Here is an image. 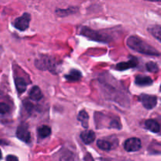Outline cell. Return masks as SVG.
<instances>
[{"label":"cell","mask_w":161,"mask_h":161,"mask_svg":"<svg viewBox=\"0 0 161 161\" xmlns=\"http://www.w3.org/2000/svg\"><path fill=\"white\" fill-rule=\"evenodd\" d=\"M30 20H31V15L28 13H25L23 15L15 19L13 24L17 29L23 31H25L29 27Z\"/></svg>","instance_id":"obj_5"},{"label":"cell","mask_w":161,"mask_h":161,"mask_svg":"<svg viewBox=\"0 0 161 161\" xmlns=\"http://www.w3.org/2000/svg\"><path fill=\"white\" fill-rule=\"evenodd\" d=\"M95 133L93 130H84L80 135V138H81L82 141L86 145H89L92 143L95 140Z\"/></svg>","instance_id":"obj_10"},{"label":"cell","mask_w":161,"mask_h":161,"mask_svg":"<svg viewBox=\"0 0 161 161\" xmlns=\"http://www.w3.org/2000/svg\"><path fill=\"white\" fill-rule=\"evenodd\" d=\"M80 34L85 37L88 38L91 40L97 41L101 42H109L111 41V37L105 33L99 31H95L88 27H82L80 29Z\"/></svg>","instance_id":"obj_2"},{"label":"cell","mask_w":161,"mask_h":161,"mask_svg":"<svg viewBox=\"0 0 161 161\" xmlns=\"http://www.w3.org/2000/svg\"><path fill=\"white\" fill-rule=\"evenodd\" d=\"M146 67L149 72H153V73H157V72H159L158 64L156 62H153V61H149V62L146 63Z\"/></svg>","instance_id":"obj_21"},{"label":"cell","mask_w":161,"mask_h":161,"mask_svg":"<svg viewBox=\"0 0 161 161\" xmlns=\"http://www.w3.org/2000/svg\"><path fill=\"white\" fill-rule=\"evenodd\" d=\"M16 135L17 138L25 143L31 142V133L28 130V126L26 123H21L17 128Z\"/></svg>","instance_id":"obj_4"},{"label":"cell","mask_w":161,"mask_h":161,"mask_svg":"<svg viewBox=\"0 0 161 161\" xmlns=\"http://www.w3.org/2000/svg\"><path fill=\"white\" fill-rule=\"evenodd\" d=\"M153 81L149 76L145 75H137L135 77V83L138 86H149L153 84Z\"/></svg>","instance_id":"obj_14"},{"label":"cell","mask_w":161,"mask_h":161,"mask_svg":"<svg viewBox=\"0 0 161 161\" xmlns=\"http://www.w3.org/2000/svg\"><path fill=\"white\" fill-rule=\"evenodd\" d=\"M24 105H25V108H26V110L28 113H31L33 108H34V105L32 103H31L29 101H25L24 102Z\"/></svg>","instance_id":"obj_23"},{"label":"cell","mask_w":161,"mask_h":161,"mask_svg":"<svg viewBox=\"0 0 161 161\" xmlns=\"http://www.w3.org/2000/svg\"><path fill=\"white\" fill-rule=\"evenodd\" d=\"M77 11H78V8L70 7L64 9H58L56 10V14L57 15H58L59 17H66V16H69L72 14H75V13H76Z\"/></svg>","instance_id":"obj_18"},{"label":"cell","mask_w":161,"mask_h":161,"mask_svg":"<svg viewBox=\"0 0 161 161\" xmlns=\"http://www.w3.org/2000/svg\"><path fill=\"white\" fill-rule=\"evenodd\" d=\"M127 45L130 47L131 50L138 52V53H142V54L149 55V56H157L159 57L160 53L159 50L154 48L149 43L145 42L144 40L137 36H131L127 39Z\"/></svg>","instance_id":"obj_1"},{"label":"cell","mask_w":161,"mask_h":161,"mask_svg":"<svg viewBox=\"0 0 161 161\" xmlns=\"http://www.w3.org/2000/svg\"><path fill=\"white\" fill-rule=\"evenodd\" d=\"M124 161H133V160H129V159H128V160H124Z\"/></svg>","instance_id":"obj_28"},{"label":"cell","mask_w":161,"mask_h":161,"mask_svg":"<svg viewBox=\"0 0 161 161\" xmlns=\"http://www.w3.org/2000/svg\"><path fill=\"white\" fill-rule=\"evenodd\" d=\"M64 78L68 82H77L82 78V74L76 69H72L68 75H64Z\"/></svg>","instance_id":"obj_13"},{"label":"cell","mask_w":161,"mask_h":161,"mask_svg":"<svg viewBox=\"0 0 161 161\" xmlns=\"http://www.w3.org/2000/svg\"><path fill=\"white\" fill-rule=\"evenodd\" d=\"M60 161H79V158L75 153L69 150H65L62 153Z\"/></svg>","instance_id":"obj_15"},{"label":"cell","mask_w":161,"mask_h":161,"mask_svg":"<svg viewBox=\"0 0 161 161\" xmlns=\"http://www.w3.org/2000/svg\"><path fill=\"white\" fill-rule=\"evenodd\" d=\"M9 111V106L6 103L0 102V114H6Z\"/></svg>","instance_id":"obj_22"},{"label":"cell","mask_w":161,"mask_h":161,"mask_svg":"<svg viewBox=\"0 0 161 161\" xmlns=\"http://www.w3.org/2000/svg\"><path fill=\"white\" fill-rule=\"evenodd\" d=\"M78 120L81 123L84 128H87L89 124V115L85 110H82L78 114Z\"/></svg>","instance_id":"obj_17"},{"label":"cell","mask_w":161,"mask_h":161,"mask_svg":"<svg viewBox=\"0 0 161 161\" xmlns=\"http://www.w3.org/2000/svg\"><path fill=\"white\" fill-rule=\"evenodd\" d=\"M51 134V129L48 126H41L38 128V135L40 138H46Z\"/></svg>","instance_id":"obj_19"},{"label":"cell","mask_w":161,"mask_h":161,"mask_svg":"<svg viewBox=\"0 0 161 161\" xmlns=\"http://www.w3.org/2000/svg\"><path fill=\"white\" fill-rule=\"evenodd\" d=\"M84 161H94L90 153H86L84 157Z\"/></svg>","instance_id":"obj_25"},{"label":"cell","mask_w":161,"mask_h":161,"mask_svg":"<svg viewBox=\"0 0 161 161\" xmlns=\"http://www.w3.org/2000/svg\"><path fill=\"white\" fill-rule=\"evenodd\" d=\"M138 64V59L136 58H132L130 61H127V62H120L116 64V69L119 71H124L129 69H132V68H135Z\"/></svg>","instance_id":"obj_8"},{"label":"cell","mask_w":161,"mask_h":161,"mask_svg":"<svg viewBox=\"0 0 161 161\" xmlns=\"http://www.w3.org/2000/svg\"><path fill=\"white\" fill-rule=\"evenodd\" d=\"M148 1H152V2H158L160 0H148Z\"/></svg>","instance_id":"obj_27"},{"label":"cell","mask_w":161,"mask_h":161,"mask_svg":"<svg viewBox=\"0 0 161 161\" xmlns=\"http://www.w3.org/2000/svg\"><path fill=\"white\" fill-rule=\"evenodd\" d=\"M145 127L153 133H159L160 130V126L157 120L154 119H147L145 122Z\"/></svg>","instance_id":"obj_11"},{"label":"cell","mask_w":161,"mask_h":161,"mask_svg":"<svg viewBox=\"0 0 161 161\" xmlns=\"http://www.w3.org/2000/svg\"><path fill=\"white\" fill-rule=\"evenodd\" d=\"M2 157H3V155H2V152H1V149H0V160L2 159Z\"/></svg>","instance_id":"obj_26"},{"label":"cell","mask_w":161,"mask_h":161,"mask_svg":"<svg viewBox=\"0 0 161 161\" xmlns=\"http://www.w3.org/2000/svg\"><path fill=\"white\" fill-rule=\"evenodd\" d=\"M97 146L102 150L109 151L113 149L115 146H118V143H113V142L107 141L105 139H99L97 142Z\"/></svg>","instance_id":"obj_9"},{"label":"cell","mask_w":161,"mask_h":161,"mask_svg":"<svg viewBox=\"0 0 161 161\" xmlns=\"http://www.w3.org/2000/svg\"><path fill=\"white\" fill-rule=\"evenodd\" d=\"M124 147L127 152H136L142 148V142L138 138H128L124 142Z\"/></svg>","instance_id":"obj_7"},{"label":"cell","mask_w":161,"mask_h":161,"mask_svg":"<svg viewBox=\"0 0 161 161\" xmlns=\"http://www.w3.org/2000/svg\"><path fill=\"white\" fill-rule=\"evenodd\" d=\"M15 85L17 91L19 94H21L25 92L27 89V83L21 77H17L15 79Z\"/></svg>","instance_id":"obj_16"},{"label":"cell","mask_w":161,"mask_h":161,"mask_svg":"<svg viewBox=\"0 0 161 161\" xmlns=\"http://www.w3.org/2000/svg\"><path fill=\"white\" fill-rule=\"evenodd\" d=\"M6 161H19L18 158L16 156L14 155H9L6 157Z\"/></svg>","instance_id":"obj_24"},{"label":"cell","mask_w":161,"mask_h":161,"mask_svg":"<svg viewBox=\"0 0 161 161\" xmlns=\"http://www.w3.org/2000/svg\"><path fill=\"white\" fill-rule=\"evenodd\" d=\"M42 97H43V95H42V91H41L40 88L39 86H35L31 88L29 92V97L31 100L39 102L42 98Z\"/></svg>","instance_id":"obj_12"},{"label":"cell","mask_w":161,"mask_h":161,"mask_svg":"<svg viewBox=\"0 0 161 161\" xmlns=\"http://www.w3.org/2000/svg\"><path fill=\"white\" fill-rule=\"evenodd\" d=\"M35 65L39 70H48L53 73L56 72L55 69H57V65L55 60L48 55H41L35 61Z\"/></svg>","instance_id":"obj_3"},{"label":"cell","mask_w":161,"mask_h":161,"mask_svg":"<svg viewBox=\"0 0 161 161\" xmlns=\"http://www.w3.org/2000/svg\"><path fill=\"white\" fill-rule=\"evenodd\" d=\"M157 97L146 94H142L138 97V100L142 104L143 106L147 109H153L157 104Z\"/></svg>","instance_id":"obj_6"},{"label":"cell","mask_w":161,"mask_h":161,"mask_svg":"<svg viewBox=\"0 0 161 161\" xmlns=\"http://www.w3.org/2000/svg\"><path fill=\"white\" fill-rule=\"evenodd\" d=\"M148 31L159 41H161V28L160 25H154V26L150 27V28H148Z\"/></svg>","instance_id":"obj_20"}]
</instances>
